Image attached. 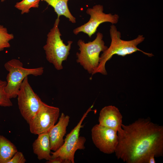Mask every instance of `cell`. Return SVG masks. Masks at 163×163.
Returning a JSON list of instances; mask_svg holds the SVG:
<instances>
[{"label":"cell","mask_w":163,"mask_h":163,"mask_svg":"<svg viewBox=\"0 0 163 163\" xmlns=\"http://www.w3.org/2000/svg\"><path fill=\"white\" fill-rule=\"evenodd\" d=\"M117 132L116 156L127 163H148L152 155H163V126L150 118H139L128 125H122Z\"/></svg>","instance_id":"obj_1"},{"label":"cell","mask_w":163,"mask_h":163,"mask_svg":"<svg viewBox=\"0 0 163 163\" xmlns=\"http://www.w3.org/2000/svg\"><path fill=\"white\" fill-rule=\"evenodd\" d=\"M110 34L111 40L110 46L103 52L100 56L98 66L92 75L98 73L107 75L106 64L114 55L124 56L139 51L149 57L153 56L152 53L145 52L137 47V46L144 40L143 35H139L136 38L131 40H123L121 39V33L113 24L110 26Z\"/></svg>","instance_id":"obj_2"},{"label":"cell","mask_w":163,"mask_h":163,"mask_svg":"<svg viewBox=\"0 0 163 163\" xmlns=\"http://www.w3.org/2000/svg\"><path fill=\"white\" fill-rule=\"evenodd\" d=\"M59 18H57L47 35L46 43L43 47L47 60L58 70L63 69L62 62L67 60L73 42L68 41L67 45L63 43L59 28Z\"/></svg>","instance_id":"obj_3"},{"label":"cell","mask_w":163,"mask_h":163,"mask_svg":"<svg viewBox=\"0 0 163 163\" xmlns=\"http://www.w3.org/2000/svg\"><path fill=\"white\" fill-rule=\"evenodd\" d=\"M4 67L8 72L6 77L7 83L5 90L10 99L17 97L23 80L28 75L40 76L44 72L42 67L34 68H24L23 63L16 59H12L6 62Z\"/></svg>","instance_id":"obj_4"},{"label":"cell","mask_w":163,"mask_h":163,"mask_svg":"<svg viewBox=\"0 0 163 163\" xmlns=\"http://www.w3.org/2000/svg\"><path fill=\"white\" fill-rule=\"evenodd\" d=\"M103 37V34L98 32L95 39L92 41L85 43L81 39L78 41L80 52L76 54L77 62L90 74L92 75L98 66L100 53L108 48L105 45Z\"/></svg>","instance_id":"obj_5"},{"label":"cell","mask_w":163,"mask_h":163,"mask_svg":"<svg viewBox=\"0 0 163 163\" xmlns=\"http://www.w3.org/2000/svg\"><path fill=\"white\" fill-rule=\"evenodd\" d=\"M92 106L89 107L84 113L76 126L66 136L64 142L58 150L51 152V158L59 157L68 161L70 163H74V155L76 151L78 150L84 149L85 138L79 136L81 129L84 125L82 124L83 121L88 113L91 110Z\"/></svg>","instance_id":"obj_6"},{"label":"cell","mask_w":163,"mask_h":163,"mask_svg":"<svg viewBox=\"0 0 163 163\" xmlns=\"http://www.w3.org/2000/svg\"><path fill=\"white\" fill-rule=\"evenodd\" d=\"M17 97L21 114L29 124L40 109L43 102L33 91L29 83L28 77L23 80Z\"/></svg>","instance_id":"obj_7"},{"label":"cell","mask_w":163,"mask_h":163,"mask_svg":"<svg viewBox=\"0 0 163 163\" xmlns=\"http://www.w3.org/2000/svg\"><path fill=\"white\" fill-rule=\"evenodd\" d=\"M103 11V5L100 4L95 5L92 8H88L86 12L90 16L89 21L83 25L74 29V34L77 35L82 32L87 34L91 38L96 32L97 28L101 24L108 22L114 24L118 22L119 18L118 14H106Z\"/></svg>","instance_id":"obj_8"},{"label":"cell","mask_w":163,"mask_h":163,"mask_svg":"<svg viewBox=\"0 0 163 163\" xmlns=\"http://www.w3.org/2000/svg\"><path fill=\"white\" fill-rule=\"evenodd\" d=\"M60 115L57 107L43 102L38 111L28 124L30 132L38 135L49 132L56 123Z\"/></svg>","instance_id":"obj_9"},{"label":"cell","mask_w":163,"mask_h":163,"mask_svg":"<svg viewBox=\"0 0 163 163\" xmlns=\"http://www.w3.org/2000/svg\"><path fill=\"white\" fill-rule=\"evenodd\" d=\"M91 136L94 144L101 152L107 154L115 152L118 142L117 131L97 124L91 129Z\"/></svg>","instance_id":"obj_10"},{"label":"cell","mask_w":163,"mask_h":163,"mask_svg":"<svg viewBox=\"0 0 163 163\" xmlns=\"http://www.w3.org/2000/svg\"><path fill=\"white\" fill-rule=\"evenodd\" d=\"M122 116L114 106H105L100 111L98 118L100 125L112 129L117 132L122 129Z\"/></svg>","instance_id":"obj_11"},{"label":"cell","mask_w":163,"mask_h":163,"mask_svg":"<svg viewBox=\"0 0 163 163\" xmlns=\"http://www.w3.org/2000/svg\"><path fill=\"white\" fill-rule=\"evenodd\" d=\"M70 119V117L62 113L57 123L53 126L49 131L51 150L55 151L63 144V137Z\"/></svg>","instance_id":"obj_12"},{"label":"cell","mask_w":163,"mask_h":163,"mask_svg":"<svg viewBox=\"0 0 163 163\" xmlns=\"http://www.w3.org/2000/svg\"><path fill=\"white\" fill-rule=\"evenodd\" d=\"M38 135L37 138L32 144L34 153L39 160H49L51 159L49 131Z\"/></svg>","instance_id":"obj_13"},{"label":"cell","mask_w":163,"mask_h":163,"mask_svg":"<svg viewBox=\"0 0 163 163\" xmlns=\"http://www.w3.org/2000/svg\"><path fill=\"white\" fill-rule=\"evenodd\" d=\"M17 151L13 143L4 136L0 135V163H8Z\"/></svg>","instance_id":"obj_14"},{"label":"cell","mask_w":163,"mask_h":163,"mask_svg":"<svg viewBox=\"0 0 163 163\" xmlns=\"http://www.w3.org/2000/svg\"><path fill=\"white\" fill-rule=\"evenodd\" d=\"M46 2L49 5L52 7L57 15V17L59 18L63 15L68 18L72 23L76 22L75 18L70 12L68 5L69 0H41Z\"/></svg>","instance_id":"obj_15"},{"label":"cell","mask_w":163,"mask_h":163,"mask_svg":"<svg viewBox=\"0 0 163 163\" xmlns=\"http://www.w3.org/2000/svg\"><path fill=\"white\" fill-rule=\"evenodd\" d=\"M40 0H22L16 3L15 7L21 11V14L28 13L32 8H38Z\"/></svg>","instance_id":"obj_16"},{"label":"cell","mask_w":163,"mask_h":163,"mask_svg":"<svg viewBox=\"0 0 163 163\" xmlns=\"http://www.w3.org/2000/svg\"><path fill=\"white\" fill-rule=\"evenodd\" d=\"M14 38V35L8 33L6 27L0 25V51L10 47L9 41Z\"/></svg>","instance_id":"obj_17"},{"label":"cell","mask_w":163,"mask_h":163,"mask_svg":"<svg viewBox=\"0 0 163 163\" xmlns=\"http://www.w3.org/2000/svg\"><path fill=\"white\" fill-rule=\"evenodd\" d=\"M7 83V81L0 79V106L3 107H10L13 105L11 99L5 91Z\"/></svg>","instance_id":"obj_18"},{"label":"cell","mask_w":163,"mask_h":163,"mask_svg":"<svg viewBox=\"0 0 163 163\" xmlns=\"http://www.w3.org/2000/svg\"><path fill=\"white\" fill-rule=\"evenodd\" d=\"M26 159L23 154L18 151L14 155L8 163H24Z\"/></svg>","instance_id":"obj_19"},{"label":"cell","mask_w":163,"mask_h":163,"mask_svg":"<svg viewBox=\"0 0 163 163\" xmlns=\"http://www.w3.org/2000/svg\"><path fill=\"white\" fill-rule=\"evenodd\" d=\"M47 163H70V162L60 157H57L51 158L50 160L47 161Z\"/></svg>","instance_id":"obj_20"},{"label":"cell","mask_w":163,"mask_h":163,"mask_svg":"<svg viewBox=\"0 0 163 163\" xmlns=\"http://www.w3.org/2000/svg\"><path fill=\"white\" fill-rule=\"evenodd\" d=\"M155 157L154 155H151L149 159L148 163H155L156 162Z\"/></svg>","instance_id":"obj_21"},{"label":"cell","mask_w":163,"mask_h":163,"mask_svg":"<svg viewBox=\"0 0 163 163\" xmlns=\"http://www.w3.org/2000/svg\"><path fill=\"white\" fill-rule=\"evenodd\" d=\"M1 2H3L5 0H1Z\"/></svg>","instance_id":"obj_22"},{"label":"cell","mask_w":163,"mask_h":163,"mask_svg":"<svg viewBox=\"0 0 163 163\" xmlns=\"http://www.w3.org/2000/svg\"></svg>","instance_id":"obj_23"}]
</instances>
